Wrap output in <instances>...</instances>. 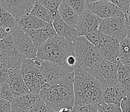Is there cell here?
<instances>
[{"label": "cell", "instance_id": "6da1fadb", "mask_svg": "<svg viewBox=\"0 0 130 112\" xmlns=\"http://www.w3.org/2000/svg\"><path fill=\"white\" fill-rule=\"evenodd\" d=\"M75 101L74 105L105 103L103 87L100 82L86 69L75 68L73 80Z\"/></svg>", "mask_w": 130, "mask_h": 112}, {"label": "cell", "instance_id": "7a4b0ae2", "mask_svg": "<svg viewBox=\"0 0 130 112\" xmlns=\"http://www.w3.org/2000/svg\"><path fill=\"white\" fill-rule=\"evenodd\" d=\"M74 73L67 76L56 84L41 91L40 95L47 107L53 111H58L63 108L73 109L74 106Z\"/></svg>", "mask_w": 130, "mask_h": 112}, {"label": "cell", "instance_id": "3957f363", "mask_svg": "<svg viewBox=\"0 0 130 112\" xmlns=\"http://www.w3.org/2000/svg\"><path fill=\"white\" fill-rule=\"evenodd\" d=\"M73 55H75L74 43L56 34L38 49L36 58L40 60L50 62L67 69L75 70L67 64L68 58Z\"/></svg>", "mask_w": 130, "mask_h": 112}, {"label": "cell", "instance_id": "277c9868", "mask_svg": "<svg viewBox=\"0 0 130 112\" xmlns=\"http://www.w3.org/2000/svg\"><path fill=\"white\" fill-rule=\"evenodd\" d=\"M74 45L76 58V67L89 70L104 60L99 49L85 36H79Z\"/></svg>", "mask_w": 130, "mask_h": 112}, {"label": "cell", "instance_id": "5b68a950", "mask_svg": "<svg viewBox=\"0 0 130 112\" xmlns=\"http://www.w3.org/2000/svg\"><path fill=\"white\" fill-rule=\"evenodd\" d=\"M40 69L42 76V90L54 86L67 76L74 73V71L47 61L40 60L37 58H33Z\"/></svg>", "mask_w": 130, "mask_h": 112}, {"label": "cell", "instance_id": "8992f818", "mask_svg": "<svg viewBox=\"0 0 130 112\" xmlns=\"http://www.w3.org/2000/svg\"><path fill=\"white\" fill-rule=\"evenodd\" d=\"M22 76L30 93L40 94L42 88V76L34 59H25L21 68Z\"/></svg>", "mask_w": 130, "mask_h": 112}, {"label": "cell", "instance_id": "52a82bcc", "mask_svg": "<svg viewBox=\"0 0 130 112\" xmlns=\"http://www.w3.org/2000/svg\"><path fill=\"white\" fill-rule=\"evenodd\" d=\"M99 32L121 42L127 37V26L126 16L102 19Z\"/></svg>", "mask_w": 130, "mask_h": 112}, {"label": "cell", "instance_id": "ba28073f", "mask_svg": "<svg viewBox=\"0 0 130 112\" xmlns=\"http://www.w3.org/2000/svg\"><path fill=\"white\" fill-rule=\"evenodd\" d=\"M87 71L97 79L103 88L118 82L117 64L106 60H102Z\"/></svg>", "mask_w": 130, "mask_h": 112}, {"label": "cell", "instance_id": "9c48e42d", "mask_svg": "<svg viewBox=\"0 0 130 112\" xmlns=\"http://www.w3.org/2000/svg\"><path fill=\"white\" fill-rule=\"evenodd\" d=\"M15 47L18 52L27 58H36L38 48L29 37L22 29L17 27L11 32Z\"/></svg>", "mask_w": 130, "mask_h": 112}, {"label": "cell", "instance_id": "30bf717a", "mask_svg": "<svg viewBox=\"0 0 130 112\" xmlns=\"http://www.w3.org/2000/svg\"><path fill=\"white\" fill-rule=\"evenodd\" d=\"M120 41L100 33L99 42L95 46L106 60L118 64L119 63Z\"/></svg>", "mask_w": 130, "mask_h": 112}, {"label": "cell", "instance_id": "8fae6325", "mask_svg": "<svg viewBox=\"0 0 130 112\" xmlns=\"http://www.w3.org/2000/svg\"><path fill=\"white\" fill-rule=\"evenodd\" d=\"M86 9L90 10L101 19L109 18L125 15L119 6L107 0H99L87 4Z\"/></svg>", "mask_w": 130, "mask_h": 112}, {"label": "cell", "instance_id": "7c38bea8", "mask_svg": "<svg viewBox=\"0 0 130 112\" xmlns=\"http://www.w3.org/2000/svg\"><path fill=\"white\" fill-rule=\"evenodd\" d=\"M102 19L90 10L86 9L80 15L76 30L78 36H85L87 33L99 30Z\"/></svg>", "mask_w": 130, "mask_h": 112}, {"label": "cell", "instance_id": "4fadbf2b", "mask_svg": "<svg viewBox=\"0 0 130 112\" xmlns=\"http://www.w3.org/2000/svg\"><path fill=\"white\" fill-rule=\"evenodd\" d=\"M36 0H1V5L17 20L30 13Z\"/></svg>", "mask_w": 130, "mask_h": 112}, {"label": "cell", "instance_id": "5bb4252c", "mask_svg": "<svg viewBox=\"0 0 130 112\" xmlns=\"http://www.w3.org/2000/svg\"><path fill=\"white\" fill-rule=\"evenodd\" d=\"M41 99L40 94L29 93L22 96L14 97L10 101L12 112H28Z\"/></svg>", "mask_w": 130, "mask_h": 112}, {"label": "cell", "instance_id": "9a60e30c", "mask_svg": "<svg viewBox=\"0 0 130 112\" xmlns=\"http://www.w3.org/2000/svg\"><path fill=\"white\" fill-rule=\"evenodd\" d=\"M9 85L14 97L22 96L30 93L23 80L21 69H9Z\"/></svg>", "mask_w": 130, "mask_h": 112}, {"label": "cell", "instance_id": "2e32d148", "mask_svg": "<svg viewBox=\"0 0 130 112\" xmlns=\"http://www.w3.org/2000/svg\"><path fill=\"white\" fill-rule=\"evenodd\" d=\"M53 25L58 35L73 42V43L77 41L79 37L77 30L67 24L60 17L59 13H58L54 17Z\"/></svg>", "mask_w": 130, "mask_h": 112}, {"label": "cell", "instance_id": "e0dca14e", "mask_svg": "<svg viewBox=\"0 0 130 112\" xmlns=\"http://www.w3.org/2000/svg\"><path fill=\"white\" fill-rule=\"evenodd\" d=\"M38 49L44 44L51 37L56 35V32L53 25H49L48 27L40 29H31L25 32Z\"/></svg>", "mask_w": 130, "mask_h": 112}, {"label": "cell", "instance_id": "ac0fdd59", "mask_svg": "<svg viewBox=\"0 0 130 112\" xmlns=\"http://www.w3.org/2000/svg\"><path fill=\"white\" fill-rule=\"evenodd\" d=\"M103 97L105 103L120 106L122 100L126 95L117 82L103 88Z\"/></svg>", "mask_w": 130, "mask_h": 112}, {"label": "cell", "instance_id": "d6986e66", "mask_svg": "<svg viewBox=\"0 0 130 112\" xmlns=\"http://www.w3.org/2000/svg\"><path fill=\"white\" fill-rule=\"evenodd\" d=\"M25 58L18 52L10 54L0 53V70L21 69Z\"/></svg>", "mask_w": 130, "mask_h": 112}, {"label": "cell", "instance_id": "ffe728a7", "mask_svg": "<svg viewBox=\"0 0 130 112\" xmlns=\"http://www.w3.org/2000/svg\"><path fill=\"white\" fill-rule=\"evenodd\" d=\"M18 23L19 27L22 29L25 33L31 29L36 30V29H43L50 25L30 13L22 16L19 20H18Z\"/></svg>", "mask_w": 130, "mask_h": 112}, {"label": "cell", "instance_id": "44dd1931", "mask_svg": "<svg viewBox=\"0 0 130 112\" xmlns=\"http://www.w3.org/2000/svg\"><path fill=\"white\" fill-rule=\"evenodd\" d=\"M58 13L61 19L67 24L71 26V27L76 29L80 15L73 8L71 7L66 0H63L62 3L60 5Z\"/></svg>", "mask_w": 130, "mask_h": 112}, {"label": "cell", "instance_id": "7402d4cb", "mask_svg": "<svg viewBox=\"0 0 130 112\" xmlns=\"http://www.w3.org/2000/svg\"><path fill=\"white\" fill-rule=\"evenodd\" d=\"M117 80L126 96L130 98V68L120 63L117 64Z\"/></svg>", "mask_w": 130, "mask_h": 112}, {"label": "cell", "instance_id": "603a6c76", "mask_svg": "<svg viewBox=\"0 0 130 112\" xmlns=\"http://www.w3.org/2000/svg\"><path fill=\"white\" fill-rule=\"evenodd\" d=\"M0 27L9 32H12L18 27L17 19L2 5H0Z\"/></svg>", "mask_w": 130, "mask_h": 112}, {"label": "cell", "instance_id": "cb8c5ba5", "mask_svg": "<svg viewBox=\"0 0 130 112\" xmlns=\"http://www.w3.org/2000/svg\"><path fill=\"white\" fill-rule=\"evenodd\" d=\"M30 14L50 25H53L54 22V15L47 8L39 3L37 0H36V2L30 11Z\"/></svg>", "mask_w": 130, "mask_h": 112}, {"label": "cell", "instance_id": "d4e9b609", "mask_svg": "<svg viewBox=\"0 0 130 112\" xmlns=\"http://www.w3.org/2000/svg\"><path fill=\"white\" fill-rule=\"evenodd\" d=\"M119 63L130 68V38L128 37L120 42Z\"/></svg>", "mask_w": 130, "mask_h": 112}, {"label": "cell", "instance_id": "484cf974", "mask_svg": "<svg viewBox=\"0 0 130 112\" xmlns=\"http://www.w3.org/2000/svg\"><path fill=\"white\" fill-rule=\"evenodd\" d=\"M18 52L15 47L12 34L5 38L0 40V53L4 54H10Z\"/></svg>", "mask_w": 130, "mask_h": 112}, {"label": "cell", "instance_id": "4316f807", "mask_svg": "<svg viewBox=\"0 0 130 112\" xmlns=\"http://www.w3.org/2000/svg\"><path fill=\"white\" fill-rule=\"evenodd\" d=\"M39 3L47 8L55 17L58 13V9L63 0H37Z\"/></svg>", "mask_w": 130, "mask_h": 112}, {"label": "cell", "instance_id": "83f0119b", "mask_svg": "<svg viewBox=\"0 0 130 112\" xmlns=\"http://www.w3.org/2000/svg\"><path fill=\"white\" fill-rule=\"evenodd\" d=\"M71 7L73 8L79 15L82 14L86 9V0H66Z\"/></svg>", "mask_w": 130, "mask_h": 112}, {"label": "cell", "instance_id": "f1b7e54d", "mask_svg": "<svg viewBox=\"0 0 130 112\" xmlns=\"http://www.w3.org/2000/svg\"><path fill=\"white\" fill-rule=\"evenodd\" d=\"M99 104H89L84 106L74 105L73 108L74 112H97L100 108Z\"/></svg>", "mask_w": 130, "mask_h": 112}, {"label": "cell", "instance_id": "f546056e", "mask_svg": "<svg viewBox=\"0 0 130 112\" xmlns=\"http://www.w3.org/2000/svg\"><path fill=\"white\" fill-rule=\"evenodd\" d=\"M0 98L9 102H10L14 98L9 83L0 85Z\"/></svg>", "mask_w": 130, "mask_h": 112}, {"label": "cell", "instance_id": "4dcf8cb0", "mask_svg": "<svg viewBox=\"0 0 130 112\" xmlns=\"http://www.w3.org/2000/svg\"><path fill=\"white\" fill-rule=\"evenodd\" d=\"M28 112H53L49 107H47L43 98L41 96V99Z\"/></svg>", "mask_w": 130, "mask_h": 112}, {"label": "cell", "instance_id": "1f68e13d", "mask_svg": "<svg viewBox=\"0 0 130 112\" xmlns=\"http://www.w3.org/2000/svg\"><path fill=\"white\" fill-rule=\"evenodd\" d=\"M99 36H100V32L99 30H94L91 31L90 33H87L85 36V37L94 46L97 45L99 40Z\"/></svg>", "mask_w": 130, "mask_h": 112}, {"label": "cell", "instance_id": "d6a6232c", "mask_svg": "<svg viewBox=\"0 0 130 112\" xmlns=\"http://www.w3.org/2000/svg\"><path fill=\"white\" fill-rule=\"evenodd\" d=\"M120 107L122 112H130V98L127 96L123 98Z\"/></svg>", "mask_w": 130, "mask_h": 112}, {"label": "cell", "instance_id": "836d02e7", "mask_svg": "<svg viewBox=\"0 0 130 112\" xmlns=\"http://www.w3.org/2000/svg\"><path fill=\"white\" fill-rule=\"evenodd\" d=\"M0 112H12L11 104L9 101L0 99Z\"/></svg>", "mask_w": 130, "mask_h": 112}, {"label": "cell", "instance_id": "e575fe53", "mask_svg": "<svg viewBox=\"0 0 130 112\" xmlns=\"http://www.w3.org/2000/svg\"><path fill=\"white\" fill-rule=\"evenodd\" d=\"M117 106V105L104 103L100 105L97 112H113Z\"/></svg>", "mask_w": 130, "mask_h": 112}, {"label": "cell", "instance_id": "d590c367", "mask_svg": "<svg viewBox=\"0 0 130 112\" xmlns=\"http://www.w3.org/2000/svg\"><path fill=\"white\" fill-rule=\"evenodd\" d=\"M9 83V70H0V85Z\"/></svg>", "mask_w": 130, "mask_h": 112}, {"label": "cell", "instance_id": "8d00e7d4", "mask_svg": "<svg viewBox=\"0 0 130 112\" xmlns=\"http://www.w3.org/2000/svg\"><path fill=\"white\" fill-rule=\"evenodd\" d=\"M129 5L130 0H118V6L124 13V14H126V11Z\"/></svg>", "mask_w": 130, "mask_h": 112}, {"label": "cell", "instance_id": "74e56055", "mask_svg": "<svg viewBox=\"0 0 130 112\" xmlns=\"http://www.w3.org/2000/svg\"><path fill=\"white\" fill-rule=\"evenodd\" d=\"M10 33H11V32H9L7 29L0 27V40L7 37L9 35H10Z\"/></svg>", "mask_w": 130, "mask_h": 112}, {"label": "cell", "instance_id": "f35d334b", "mask_svg": "<svg viewBox=\"0 0 130 112\" xmlns=\"http://www.w3.org/2000/svg\"><path fill=\"white\" fill-rule=\"evenodd\" d=\"M58 112H74L73 109H70L68 108H63L58 111Z\"/></svg>", "mask_w": 130, "mask_h": 112}, {"label": "cell", "instance_id": "ab89813d", "mask_svg": "<svg viewBox=\"0 0 130 112\" xmlns=\"http://www.w3.org/2000/svg\"><path fill=\"white\" fill-rule=\"evenodd\" d=\"M125 16H126V18H130V5H129V7H128V9H127V11H126V14H125Z\"/></svg>", "mask_w": 130, "mask_h": 112}, {"label": "cell", "instance_id": "60d3db41", "mask_svg": "<svg viewBox=\"0 0 130 112\" xmlns=\"http://www.w3.org/2000/svg\"><path fill=\"white\" fill-rule=\"evenodd\" d=\"M127 19V30H130V18Z\"/></svg>", "mask_w": 130, "mask_h": 112}, {"label": "cell", "instance_id": "b9f144b4", "mask_svg": "<svg viewBox=\"0 0 130 112\" xmlns=\"http://www.w3.org/2000/svg\"><path fill=\"white\" fill-rule=\"evenodd\" d=\"M113 112H122L121 109H120V107L119 106H117L116 107V108L114 109V111H113Z\"/></svg>", "mask_w": 130, "mask_h": 112}, {"label": "cell", "instance_id": "7bdbcfd3", "mask_svg": "<svg viewBox=\"0 0 130 112\" xmlns=\"http://www.w3.org/2000/svg\"><path fill=\"white\" fill-rule=\"evenodd\" d=\"M97 1H99V0H86V2H87V4H89V3H93V2H97Z\"/></svg>", "mask_w": 130, "mask_h": 112}, {"label": "cell", "instance_id": "ee69618b", "mask_svg": "<svg viewBox=\"0 0 130 112\" xmlns=\"http://www.w3.org/2000/svg\"><path fill=\"white\" fill-rule=\"evenodd\" d=\"M107 1H109V2H112V3H115L117 5H118V0H107Z\"/></svg>", "mask_w": 130, "mask_h": 112}, {"label": "cell", "instance_id": "f6af8a7d", "mask_svg": "<svg viewBox=\"0 0 130 112\" xmlns=\"http://www.w3.org/2000/svg\"><path fill=\"white\" fill-rule=\"evenodd\" d=\"M127 37L129 38H130V30H127Z\"/></svg>", "mask_w": 130, "mask_h": 112}, {"label": "cell", "instance_id": "bcb514c9", "mask_svg": "<svg viewBox=\"0 0 130 112\" xmlns=\"http://www.w3.org/2000/svg\"><path fill=\"white\" fill-rule=\"evenodd\" d=\"M0 5H1V0H0Z\"/></svg>", "mask_w": 130, "mask_h": 112}, {"label": "cell", "instance_id": "7dc6e473", "mask_svg": "<svg viewBox=\"0 0 130 112\" xmlns=\"http://www.w3.org/2000/svg\"><path fill=\"white\" fill-rule=\"evenodd\" d=\"M53 112H58V111H53Z\"/></svg>", "mask_w": 130, "mask_h": 112}, {"label": "cell", "instance_id": "c3c4849f", "mask_svg": "<svg viewBox=\"0 0 130 112\" xmlns=\"http://www.w3.org/2000/svg\"><path fill=\"white\" fill-rule=\"evenodd\" d=\"M0 99H1V98H0Z\"/></svg>", "mask_w": 130, "mask_h": 112}]
</instances>
